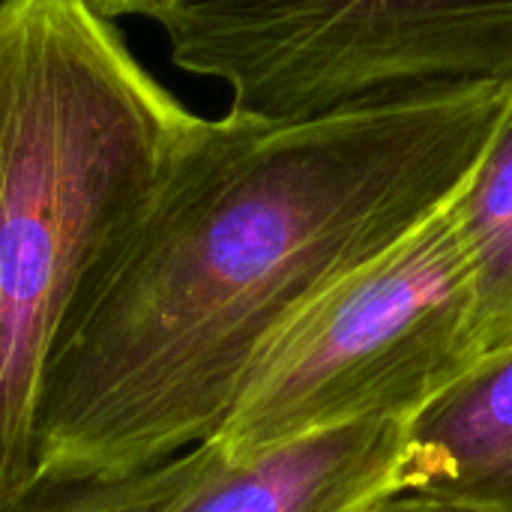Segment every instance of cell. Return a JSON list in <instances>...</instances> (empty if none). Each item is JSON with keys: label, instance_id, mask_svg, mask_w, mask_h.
I'll use <instances>...</instances> for the list:
<instances>
[{"label": "cell", "instance_id": "obj_1", "mask_svg": "<svg viewBox=\"0 0 512 512\" xmlns=\"http://www.w3.org/2000/svg\"><path fill=\"white\" fill-rule=\"evenodd\" d=\"M512 111L480 84L306 120H204L48 360L36 480H93L210 441L264 345L465 186Z\"/></svg>", "mask_w": 512, "mask_h": 512}, {"label": "cell", "instance_id": "obj_2", "mask_svg": "<svg viewBox=\"0 0 512 512\" xmlns=\"http://www.w3.org/2000/svg\"><path fill=\"white\" fill-rule=\"evenodd\" d=\"M207 117L81 0H0V501L36 480L48 360Z\"/></svg>", "mask_w": 512, "mask_h": 512}, {"label": "cell", "instance_id": "obj_3", "mask_svg": "<svg viewBox=\"0 0 512 512\" xmlns=\"http://www.w3.org/2000/svg\"><path fill=\"white\" fill-rule=\"evenodd\" d=\"M483 357L450 204L309 300L258 354L213 441L234 453L411 423Z\"/></svg>", "mask_w": 512, "mask_h": 512}, {"label": "cell", "instance_id": "obj_4", "mask_svg": "<svg viewBox=\"0 0 512 512\" xmlns=\"http://www.w3.org/2000/svg\"><path fill=\"white\" fill-rule=\"evenodd\" d=\"M153 21L267 123L512 84V0H159Z\"/></svg>", "mask_w": 512, "mask_h": 512}, {"label": "cell", "instance_id": "obj_5", "mask_svg": "<svg viewBox=\"0 0 512 512\" xmlns=\"http://www.w3.org/2000/svg\"><path fill=\"white\" fill-rule=\"evenodd\" d=\"M405 423H366L234 456L213 438L93 480H36L0 512H363L399 489Z\"/></svg>", "mask_w": 512, "mask_h": 512}, {"label": "cell", "instance_id": "obj_6", "mask_svg": "<svg viewBox=\"0 0 512 512\" xmlns=\"http://www.w3.org/2000/svg\"><path fill=\"white\" fill-rule=\"evenodd\" d=\"M399 489L477 512H512V345L483 354L405 423Z\"/></svg>", "mask_w": 512, "mask_h": 512}, {"label": "cell", "instance_id": "obj_7", "mask_svg": "<svg viewBox=\"0 0 512 512\" xmlns=\"http://www.w3.org/2000/svg\"><path fill=\"white\" fill-rule=\"evenodd\" d=\"M474 285L483 354L512 345V111L450 201Z\"/></svg>", "mask_w": 512, "mask_h": 512}, {"label": "cell", "instance_id": "obj_8", "mask_svg": "<svg viewBox=\"0 0 512 512\" xmlns=\"http://www.w3.org/2000/svg\"><path fill=\"white\" fill-rule=\"evenodd\" d=\"M363 512H477L468 507H459L453 501L435 498V495H423L414 489H393L387 495H381L378 501H372Z\"/></svg>", "mask_w": 512, "mask_h": 512}, {"label": "cell", "instance_id": "obj_9", "mask_svg": "<svg viewBox=\"0 0 512 512\" xmlns=\"http://www.w3.org/2000/svg\"><path fill=\"white\" fill-rule=\"evenodd\" d=\"M87 3L96 15L114 21V18H123V15H147L153 18L159 0H81Z\"/></svg>", "mask_w": 512, "mask_h": 512}]
</instances>
